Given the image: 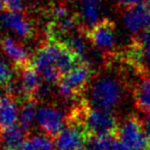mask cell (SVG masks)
I'll use <instances>...</instances> for the list:
<instances>
[{"label":"cell","mask_w":150,"mask_h":150,"mask_svg":"<svg viewBox=\"0 0 150 150\" xmlns=\"http://www.w3.org/2000/svg\"><path fill=\"white\" fill-rule=\"evenodd\" d=\"M80 60L65 43L52 41L38 49L33 65L41 78L48 84L58 83Z\"/></svg>","instance_id":"obj_1"},{"label":"cell","mask_w":150,"mask_h":150,"mask_svg":"<svg viewBox=\"0 0 150 150\" xmlns=\"http://www.w3.org/2000/svg\"><path fill=\"white\" fill-rule=\"evenodd\" d=\"M122 97V86L113 76H102L94 81L90 88L89 102L93 108L112 111Z\"/></svg>","instance_id":"obj_2"},{"label":"cell","mask_w":150,"mask_h":150,"mask_svg":"<svg viewBox=\"0 0 150 150\" xmlns=\"http://www.w3.org/2000/svg\"><path fill=\"white\" fill-rule=\"evenodd\" d=\"M143 125L134 117L125 120L119 129L115 150H149Z\"/></svg>","instance_id":"obj_3"},{"label":"cell","mask_w":150,"mask_h":150,"mask_svg":"<svg viewBox=\"0 0 150 150\" xmlns=\"http://www.w3.org/2000/svg\"><path fill=\"white\" fill-rule=\"evenodd\" d=\"M91 67L79 62L71 71L65 74L58 82V93L62 98L71 99L80 93L89 82Z\"/></svg>","instance_id":"obj_4"},{"label":"cell","mask_w":150,"mask_h":150,"mask_svg":"<svg viewBox=\"0 0 150 150\" xmlns=\"http://www.w3.org/2000/svg\"><path fill=\"white\" fill-rule=\"evenodd\" d=\"M84 130L92 135L113 134L117 129V122L112 111L91 108L86 111L83 119Z\"/></svg>","instance_id":"obj_5"},{"label":"cell","mask_w":150,"mask_h":150,"mask_svg":"<svg viewBox=\"0 0 150 150\" xmlns=\"http://www.w3.org/2000/svg\"><path fill=\"white\" fill-rule=\"evenodd\" d=\"M122 23L127 30L133 34L150 29V0H143L127 7L122 13Z\"/></svg>","instance_id":"obj_6"},{"label":"cell","mask_w":150,"mask_h":150,"mask_svg":"<svg viewBox=\"0 0 150 150\" xmlns=\"http://www.w3.org/2000/svg\"><path fill=\"white\" fill-rule=\"evenodd\" d=\"M87 37L96 49L101 52L112 51L117 45L115 25L109 20H102L87 31Z\"/></svg>","instance_id":"obj_7"},{"label":"cell","mask_w":150,"mask_h":150,"mask_svg":"<svg viewBox=\"0 0 150 150\" xmlns=\"http://www.w3.org/2000/svg\"><path fill=\"white\" fill-rule=\"evenodd\" d=\"M0 25L21 39H30L33 37L34 30L30 21L21 11L6 10L0 13Z\"/></svg>","instance_id":"obj_8"},{"label":"cell","mask_w":150,"mask_h":150,"mask_svg":"<svg viewBox=\"0 0 150 150\" xmlns=\"http://www.w3.org/2000/svg\"><path fill=\"white\" fill-rule=\"evenodd\" d=\"M40 128L49 136H56L64 128V117L59 109L53 106H40L36 113Z\"/></svg>","instance_id":"obj_9"},{"label":"cell","mask_w":150,"mask_h":150,"mask_svg":"<svg viewBox=\"0 0 150 150\" xmlns=\"http://www.w3.org/2000/svg\"><path fill=\"white\" fill-rule=\"evenodd\" d=\"M86 131L79 126L69 124L55 136V146L58 150H77L84 148L87 141Z\"/></svg>","instance_id":"obj_10"},{"label":"cell","mask_w":150,"mask_h":150,"mask_svg":"<svg viewBox=\"0 0 150 150\" xmlns=\"http://www.w3.org/2000/svg\"><path fill=\"white\" fill-rule=\"evenodd\" d=\"M20 69V80L18 81L22 95L27 99H34L40 87L42 86L41 76L35 69L33 63L21 67Z\"/></svg>","instance_id":"obj_11"},{"label":"cell","mask_w":150,"mask_h":150,"mask_svg":"<svg viewBox=\"0 0 150 150\" xmlns=\"http://www.w3.org/2000/svg\"><path fill=\"white\" fill-rule=\"evenodd\" d=\"M1 50L6 56L14 63L18 69L30 64V54L23 44L9 36L2 37L0 40Z\"/></svg>","instance_id":"obj_12"},{"label":"cell","mask_w":150,"mask_h":150,"mask_svg":"<svg viewBox=\"0 0 150 150\" xmlns=\"http://www.w3.org/2000/svg\"><path fill=\"white\" fill-rule=\"evenodd\" d=\"M80 20L84 28L92 29L100 21L102 14V2L101 0H79ZM88 30V31H89Z\"/></svg>","instance_id":"obj_13"},{"label":"cell","mask_w":150,"mask_h":150,"mask_svg":"<svg viewBox=\"0 0 150 150\" xmlns=\"http://www.w3.org/2000/svg\"><path fill=\"white\" fill-rule=\"evenodd\" d=\"M18 120V110L14 98L8 94L0 95V132L16 125Z\"/></svg>","instance_id":"obj_14"},{"label":"cell","mask_w":150,"mask_h":150,"mask_svg":"<svg viewBox=\"0 0 150 150\" xmlns=\"http://www.w3.org/2000/svg\"><path fill=\"white\" fill-rule=\"evenodd\" d=\"M26 132L20 127V125H13L8 127L0 132V140L2 141L3 145L9 150H20L22 147L25 138Z\"/></svg>","instance_id":"obj_15"},{"label":"cell","mask_w":150,"mask_h":150,"mask_svg":"<svg viewBox=\"0 0 150 150\" xmlns=\"http://www.w3.org/2000/svg\"><path fill=\"white\" fill-rule=\"evenodd\" d=\"M136 104L141 110L150 112V76L142 78L135 90Z\"/></svg>","instance_id":"obj_16"},{"label":"cell","mask_w":150,"mask_h":150,"mask_svg":"<svg viewBox=\"0 0 150 150\" xmlns=\"http://www.w3.org/2000/svg\"><path fill=\"white\" fill-rule=\"evenodd\" d=\"M117 138L113 134L92 135L86 141V150H115Z\"/></svg>","instance_id":"obj_17"},{"label":"cell","mask_w":150,"mask_h":150,"mask_svg":"<svg viewBox=\"0 0 150 150\" xmlns=\"http://www.w3.org/2000/svg\"><path fill=\"white\" fill-rule=\"evenodd\" d=\"M55 143L49 135H33L24 141L20 150H54Z\"/></svg>","instance_id":"obj_18"},{"label":"cell","mask_w":150,"mask_h":150,"mask_svg":"<svg viewBox=\"0 0 150 150\" xmlns=\"http://www.w3.org/2000/svg\"><path fill=\"white\" fill-rule=\"evenodd\" d=\"M137 58L147 67H150V29L139 34L135 42Z\"/></svg>","instance_id":"obj_19"},{"label":"cell","mask_w":150,"mask_h":150,"mask_svg":"<svg viewBox=\"0 0 150 150\" xmlns=\"http://www.w3.org/2000/svg\"><path fill=\"white\" fill-rule=\"evenodd\" d=\"M34 99H27L25 101V103L23 104L22 108L18 111V125L20 127L25 131L26 133H28L32 128L34 120L36 119V105Z\"/></svg>","instance_id":"obj_20"},{"label":"cell","mask_w":150,"mask_h":150,"mask_svg":"<svg viewBox=\"0 0 150 150\" xmlns=\"http://www.w3.org/2000/svg\"><path fill=\"white\" fill-rule=\"evenodd\" d=\"M78 23H79V21H78L77 18L71 16H67L59 21H56L55 28L59 30L61 33L69 34L75 31V29L78 26Z\"/></svg>","instance_id":"obj_21"},{"label":"cell","mask_w":150,"mask_h":150,"mask_svg":"<svg viewBox=\"0 0 150 150\" xmlns=\"http://www.w3.org/2000/svg\"><path fill=\"white\" fill-rule=\"evenodd\" d=\"M12 71L4 60L0 59V87L6 86L11 82Z\"/></svg>","instance_id":"obj_22"},{"label":"cell","mask_w":150,"mask_h":150,"mask_svg":"<svg viewBox=\"0 0 150 150\" xmlns=\"http://www.w3.org/2000/svg\"><path fill=\"white\" fill-rule=\"evenodd\" d=\"M51 16L55 21H59L64 16H69V10L65 6L63 5H57L51 9Z\"/></svg>","instance_id":"obj_23"},{"label":"cell","mask_w":150,"mask_h":150,"mask_svg":"<svg viewBox=\"0 0 150 150\" xmlns=\"http://www.w3.org/2000/svg\"><path fill=\"white\" fill-rule=\"evenodd\" d=\"M6 8L12 11H22L24 7V0H5Z\"/></svg>","instance_id":"obj_24"},{"label":"cell","mask_w":150,"mask_h":150,"mask_svg":"<svg viewBox=\"0 0 150 150\" xmlns=\"http://www.w3.org/2000/svg\"><path fill=\"white\" fill-rule=\"evenodd\" d=\"M143 128H144L145 135H146V137H147V140H148L149 147H150V112L148 113V115H147V117L144 120Z\"/></svg>","instance_id":"obj_25"},{"label":"cell","mask_w":150,"mask_h":150,"mask_svg":"<svg viewBox=\"0 0 150 150\" xmlns=\"http://www.w3.org/2000/svg\"><path fill=\"white\" fill-rule=\"evenodd\" d=\"M115 1L119 3V5L127 8V7H130V6H132V5H135V4L139 3V2L143 1V0H115Z\"/></svg>","instance_id":"obj_26"},{"label":"cell","mask_w":150,"mask_h":150,"mask_svg":"<svg viewBox=\"0 0 150 150\" xmlns=\"http://www.w3.org/2000/svg\"><path fill=\"white\" fill-rule=\"evenodd\" d=\"M6 8V3L5 0H0V13L4 11V9Z\"/></svg>","instance_id":"obj_27"},{"label":"cell","mask_w":150,"mask_h":150,"mask_svg":"<svg viewBox=\"0 0 150 150\" xmlns=\"http://www.w3.org/2000/svg\"><path fill=\"white\" fill-rule=\"evenodd\" d=\"M0 150H9V149H7L6 147H4V148H0Z\"/></svg>","instance_id":"obj_28"},{"label":"cell","mask_w":150,"mask_h":150,"mask_svg":"<svg viewBox=\"0 0 150 150\" xmlns=\"http://www.w3.org/2000/svg\"><path fill=\"white\" fill-rule=\"evenodd\" d=\"M77 150H86L85 148H81V149H77Z\"/></svg>","instance_id":"obj_29"}]
</instances>
